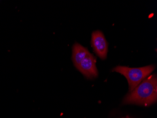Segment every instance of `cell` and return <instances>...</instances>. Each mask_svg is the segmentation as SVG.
Masks as SVG:
<instances>
[{"label": "cell", "instance_id": "obj_1", "mask_svg": "<svg viewBox=\"0 0 157 118\" xmlns=\"http://www.w3.org/2000/svg\"><path fill=\"white\" fill-rule=\"evenodd\" d=\"M157 99V78L156 74L148 76L123 99L124 104H135L148 106Z\"/></svg>", "mask_w": 157, "mask_h": 118}, {"label": "cell", "instance_id": "obj_2", "mask_svg": "<svg viewBox=\"0 0 157 118\" xmlns=\"http://www.w3.org/2000/svg\"><path fill=\"white\" fill-rule=\"evenodd\" d=\"M155 68L154 65L137 68L118 66L113 68V71L119 73L126 77L129 85V92H130L142 81L150 76Z\"/></svg>", "mask_w": 157, "mask_h": 118}, {"label": "cell", "instance_id": "obj_3", "mask_svg": "<svg viewBox=\"0 0 157 118\" xmlns=\"http://www.w3.org/2000/svg\"><path fill=\"white\" fill-rule=\"evenodd\" d=\"M91 44L97 55L102 60L105 59L108 52V44L102 32L97 31L92 33Z\"/></svg>", "mask_w": 157, "mask_h": 118}, {"label": "cell", "instance_id": "obj_4", "mask_svg": "<svg viewBox=\"0 0 157 118\" xmlns=\"http://www.w3.org/2000/svg\"><path fill=\"white\" fill-rule=\"evenodd\" d=\"M96 62L95 57L90 53L82 60L77 69L88 79L97 78L98 71L96 67Z\"/></svg>", "mask_w": 157, "mask_h": 118}, {"label": "cell", "instance_id": "obj_5", "mask_svg": "<svg viewBox=\"0 0 157 118\" xmlns=\"http://www.w3.org/2000/svg\"><path fill=\"white\" fill-rule=\"evenodd\" d=\"M90 53L87 48L84 47L79 43H75L73 47L72 58L74 65L77 69L78 68L84 59Z\"/></svg>", "mask_w": 157, "mask_h": 118}, {"label": "cell", "instance_id": "obj_6", "mask_svg": "<svg viewBox=\"0 0 157 118\" xmlns=\"http://www.w3.org/2000/svg\"><path fill=\"white\" fill-rule=\"evenodd\" d=\"M131 118V117H129V116H127V117H125V118Z\"/></svg>", "mask_w": 157, "mask_h": 118}]
</instances>
